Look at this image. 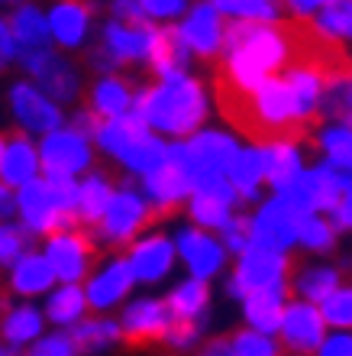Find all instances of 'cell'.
Listing matches in <instances>:
<instances>
[{"label": "cell", "instance_id": "cell-1", "mask_svg": "<svg viewBox=\"0 0 352 356\" xmlns=\"http://www.w3.org/2000/svg\"><path fill=\"white\" fill-rule=\"evenodd\" d=\"M133 113L140 117L146 127L171 136H187L194 133L207 117V97L204 88L194 78H171L156 88H146L140 101H133Z\"/></svg>", "mask_w": 352, "mask_h": 356}, {"label": "cell", "instance_id": "cell-2", "mask_svg": "<svg viewBox=\"0 0 352 356\" xmlns=\"http://www.w3.org/2000/svg\"><path fill=\"white\" fill-rule=\"evenodd\" d=\"M285 65H287V49L278 23L275 26L271 23H252L240 46L230 49V58H226V65H220V72L230 78L233 85L252 91V88H259L265 78H271Z\"/></svg>", "mask_w": 352, "mask_h": 356}, {"label": "cell", "instance_id": "cell-3", "mask_svg": "<svg viewBox=\"0 0 352 356\" xmlns=\"http://www.w3.org/2000/svg\"><path fill=\"white\" fill-rule=\"evenodd\" d=\"M94 136H97L103 152H110L113 159H120L136 175H149L165 159V143L152 136V130L133 111L123 113V117H113V120L97 123Z\"/></svg>", "mask_w": 352, "mask_h": 356}, {"label": "cell", "instance_id": "cell-4", "mask_svg": "<svg viewBox=\"0 0 352 356\" xmlns=\"http://www.w3.org/2000/svg\"><path fill=\"white\" fill-rule=\"evenodd\" d=\"M146 195L152 197V214L162 220L165 214L178 211L191 195V175L185 169V143L165 146V159L158 169L146 175Z\"/></svg>", "mask_w": 352, "mask_h": 356}, {"label": "cell", "instance_id": "cell-5", "mask_svg": "<svg viewBox=\"0 0 352 356\" xmlns=\"http://www.w3.org/2000/svg\"><path fill=\"white\" fill-rule=\"evenodd\" d=\"M146 224H156L152 204H149L146 197L136 195V191L123 188V191H113L110 204H107L101 220L94 224V230H97V236H101L103 243L120 246V243H130Z\"/></svg>", "mask_w": 352, "mask_h": 356}, {"label": "cell", "instance_id": "cell-6", "mask_svg": "<svg viewBox=\"0 0 352 356\" xmlns=\"http://www.w3.org/2000/svg\"><path fill=\"white\" fill-rule=\"evenodd\" d=\"M285 272H287L285 253L269 250V246H259V243H249L240 253V266H236V275H233L230 291L233 295H240V298H246L249 291L278 285V282L285 279Z\"/></svg>", "mask_w": 352, "mask_h": 356}, {"label": "cell", "instance_id": "cell-7", "mask_svg": "<svg viewBox=\"0 0 352 356\" xmlns=\"http://www.w3.org/2000/svg\"><path fill=\"white\" fill-rule=\"evenodd\" d=\"M97 259V250H94L91 236L81 234V230H62L49 240L46 250V263L52 269V275H58L68 285H78V282L87 275V269Z\"/></svg>", "mask_w": 352, "mask_h": 356}, {"label": "cell", "instance_id": "cell-8", "mask_svg": "<svg viewBox=\"0 0 352 356\" xmlns=\"http://www.w3.org/2000/svg\"><path fill=\"white\" fill-rule=\"evenodd\" d=\"M233 152H236V143L226 133H217V130L194 133L191 143H185V169L191 175V185L210 175H226Z\"/></svg>", "mask_w": 352, "mask_h": 356}, {"label": "cell", "instance_id": "cell-9", "mask_svg": "<svg viewBox=\"0 0 352 356\" xmlns=\"http://www.w3.org/2000/svg\"><path fill=\"white\" fill-rule=\"evenodd\" d=\"M39 165L49 175H78L91 165V143L74 130H52L39 149Z\"/></svg>", "mask_w": 352, "mask_h": 356}, {"label": "cell", "instance_id": "cell-10", "mask_svg": "<svg viewBox=\"0 0 352 356\" xmlns=\"http://www.w3.org/2000/svg\"><path fill=\"white\" fill-rule=\"evenodd\" d=\"M23 65H26L29 75H36L39 88L49 101H72L78 94V72L56 52L29 49V52H23Z\"/></svg>", "mask_w": 352, "mask_h": 356}, {"label": "cell", "instance_id": "cell-11", "mask_svg": "<svg viewBox=\"0 0 352 356\" xmlns=\"http://www.w3.org/2000/svg\"><path fill=\"white\" fill-rule=\"evenodd\" d=\"M17 211L23 217L26 230H33V234H52V230H72L74 227L72 217H65L52 204L46 181H36V178L26 181V185H19Z\"/></svg>", "mask_w": 352, "mask_h": 356}, {"label": "cell", "instance_id": "cell-12", "mask_svg": "<svg viewBox=\"0 0 352 356\" xmlns=\"http://www.w3.org/2000/svg\"><path fill=\"white\" fill-rule=\"evenodd\" d=\"M281 340L287 350L294 353H314L324 343V318L320 308H314L310 301H294L281 311Z\"/></svg>", "mask_w": 352, "mask_h": 356}, {"label": "cell", "instance_id": "cell-13", "mask_svg": "<svg viewBox=\"0 0 352 356\" xmlns=\"http://www.w3.org/2000/svg\"><path fill=\"white\" fill-rule=\"evenodd\" d=\"M10 104H13V117L23 130L29 133H52L62 127V107L56 101H49L46 94L33 85H13L10 91Z\"/></svg>", "mask_w": 352, "mask_h": 356}, {"label": "cell", "instance_id": "cell-14", "mask_svg": "<svg viewBox=\"0 0 352 356\" xmlns=\"http://www.w3.org/2000/svg\"><path fill=\"white\" fill-rule=\"evenodd\" d=\"M168 324H171V314H168L165 301L142 298L133 301L130 308L123 311L120 337H126L133 347H146L152 340H165Z\"/></svg>", "mask_w": 352, "mask_h": 356}, {"label": "cell", "instance_id": "cell-15", "mask_svg": "<svg viewBox=\"0 0 352 356\" xmlns=\"http://www.w3.org/2000/svg\"><path fill=\"white\" fill-rule=\"evenodd\" d=\"M294 230H297V217L287 214L278 197H271V201L262 204L255 220H249V243H259V246H269V250L285 253L287 246L297 243Z\"/></svg>", "mask_w": 352, "mask_h": 356}, {"label": "cell", "instance_id": "cell-16", "mask_svg": "<svg viewBox=\"0 0 352 356\" xmlns=\"http://www.w3.org/2000/svg\"><path fill=\"white\" fill-rule=\"evenodd\" d=\"M126 266H130L136 282L152 285V282L165 279L168 272H171V266H175V246H171L168 236L152 234L133 246L130 256H126Z\"/></svg>", "mask_w": 352, "mask_h": 356}, {"label": "cell", "instance_id": "cell-17", "mask_svg": "<svg viewBox=\"0 0 352 356\" xmlns=\"http://www.w3.org/2000/svg\"><path fill=\"white\" fill-rule=\"evenodd\" d=\"M178 36L187 46V52H197L201 58H213L223 42L220 13L210 3H194L191 13L185 17V23H181V29H178Z\"/></svg>", "mask_w": 352, "mask_h": 356}, {"label": "cell", "instance_id": "cell-18", "mask_svg": "<svg viewBox=\"0 0 352 356\" xmlns=\"http://www.w3.org/2000/svg\"><path fill=\"white\" fill-rule=\"evenodd\" d=\"M146 58L152 72H156L162 81H171V78L185 75L187 65V46L181 42L175 26L168 29H149V46H146Z\"/></svg>", "mask_w": 352, "mask_h": 356}, {"label": "cell", "instance_id": "cell-19", "mask_svg": "<svg viewBox=\"0 0 352 356\" xmlns=\"http://www.w3.org/2000/svg\"><path fill=\"white\" fill-rule=\"evenodd\" d=\"M178 250L185 256L187 269L194 272V279H210L223 269V246L213 236L201 230H181L178 234Z\"/></svg>", "mask_w": 352, "mask_h": 356}, {"label": "cell", "instance_id": "cell-20", "mask_svg": "<svg viewBox=\"0 0 352 356\" xmlns=\"http://www.w3.org/2000/svg\"><path fill=\"white\" fill-rule=\"evenodd\" d=\"M133 272L130 266H126V259H113L107 269H101L97 275L91 279V285H87V295L84 298L91 301L97 311L103 308H113L117 301L126 298V291L133 289Z\"/></svg>", "mask_w": 352, "mask_h": 356}, {"label": "cell", "instance_id": "cell-21", "mask_svg": "<svg viewBox=\"0 0 352 356\" xmlns=\"http://www.w3.org/2000/svg\"><path fill=\"white\" fill-rule=\"evenodd\" d=\"M49 36H56L62 46L74 49L81 46L84 36H87V26H91V10L84 7L81 0H62L56 3V10L49 13Z\"/></svg>", "mask_w": 352, "mask_h": 356}, {"label": "cell", "instance_id": "cell-22", "mask_svg": "<svg viewBox=\"0 0 352 356\" xmlns=\"http://www.w3.org/2000/svg\"><path fill=\"white\" fill-rule=\"evenodd\" d=\"M285 291L287 285L278 282V285H271V289H259V291H249L246 295V321H249L252 327L259 330V334H275L281 324V311H285Z\"/></svg>", "mask_w": 352, "mask_h": 356}, {"label": "cell", "instance_id": "cell-23", "mask_svg": "<svg viewBox=\"0 0 352 356\" xmlns=\"http://www.w3.org/2000/svg\"><path fill=\"white\" fill-rule=\"evenodd\" d=\"M39 172V156L36 146L26 140V136H13V140L3 146V156H0V178L7 188L26 185L33 181Z\"/></svg>", "mask_w": 352, "mask_h": 356}, {"label": "cell", "instance_id": "cell-24", "mask_svg": "<svg viewBox=\"0 0 352 356\" xmlns=\"http://www.w3.org/2000/svg\"><path fill=\"white\" fill-rule=\"evenodd\" d=\"M149 29L152 26H126L120 19H113L107 33H103V49L117 62H140V58H146Z\"/></svg>", "mask_w": 352, "mask_h": 356}, {"label": "cell", "instance_id": "cell-25", "mask_svg": "<svg viewBox=\"0 0 352 356\" xmlns=\"http://www.w3.org/2000/svg\"><path fill=\"white\" fill-rule=\"evenodd\" d=\"M262 152V181H271L275 188L287 185L301 172V152L294 143H265Z\"/></svg>", "mask_w": 352, "mask_h": 356}, {"label": "cell", "instance_id": "cell-26", "mask_svg": "<svg viewBox=\"0 0 352 356\" xmlns=\"http://www.w3.org/2000/svg\"><path fill=\"white\" fill-rule=\"evenodd\" d=\"M349 123V72L324 78L317 97V123Z\"/></svg>", "mask_w": 352, "mask_h": 356}, {"label": "cell", "instance_id": "cell-27", "mask_svg": "<svg viewBox=\"0 0 352 356\" xmlns=\"http://www.w3.org/2000/svg\"><path fill=\"white\" fill-rule=\"evenodd\" d=\"M52 282H56V275H52V269H49L46 256L23 253L17 263H13L10 289L19 291V295H39V291H46Z\"/></svg>", "mask_w": 352, "mask_h": 356}, {"label": "cell", "instance_id": "cell-28", "mask_svg": "<svg viewBox=\"0 0 352 356\" xmlns=\"http://www.w3.org/2000/svg\"><path fill=\"white\" fill-rule=\"evenodd\" d=\"M94 113L97 117H103V120H113V117H123V113L133 111V88L123 81V78L110 75L103 78V81H97L94 85Z\"/></svg>", "mask_w": 352, "mask_h": 356}, {"label": "cell", "instance_id": "cell-29", "mask_svg": "<svg viewBox=\"0 0 352 356\" xmlns=\"http://www.w3.org/2000/svg\"><path fill=\"white\" fill-rule=\"evenodd\" d=\"M113 197V188L103 175H91L84 185H78V201H74V220L94 227L103 217L107 204Z\"/></svg>", "mask_w": 352, "mask_h": 356}, {"label": "cell", "instance_id": "cell-30", "mask_svg": "<svg viewBox=\"0 0 352 356\" xmlns=\"http://www.w3.org/2000/svg\"><path fill=\"white\" fill-rule=\"evenodd\" d=\"M207 282L204 279H187L178 289H171V295L165 298V308L175 321H191V318H204L207 311Z\"/></svg>", "mask_w": 352, "mask_h": 356}, {"label": "cell", "instance_id": "cell-31", "mask_svg": "<svg viewBox=\"0 0 352 356\" xmlns=\"http://www.w3.org/2000/svg\"><path fill=\"white\" fill-rule=\"evenodd\" d=\"M10 36H13V42H17L23 52H29V49H46L49 46V23L46 17L39 13L36 7H19L13 17H10Z\"/></svg>", "mask_w": 352, "mask_h": 356}, {"label": "cell", "instance_id": "cell-32", "mask_svg": "<svg viewBox=\"0 0 352 356\" xmlns=\"http://www.w3.org/2000/svg\"><path fill=\"white\" fill-rule=\"evenodd\" d=\"M226 172H230V185H233V191H236V197L252 201V197H255V188H259V181H262V152L259 149H236L230 165H226Z\"/></svg>", "mask_w": 352, "mask_h": 356}, {"label": "cell", "instance_id": "cell-33", "mask_svg": "<svg viewBox=\"0 0 352 356\" xmlns=\"http://www.w3.org/2000/svg\"><path fill=\"white\" fill-rule=\"evenodd\" d=\"M0 334H3L10 347H23V343H29V340H36L42 334V314L33 305H19V308L3 314Z\"/></svg>", "mask_w": 352, "mask_h": 356}, {"label": "cell", "instance_id": "cell-34", "mask_svg": "<svg viewBox=\"0 0 352 356\" xmlns=\"http://www.w3.org/2000/svg\"><path fill=\"white\" fill-rule=\"evenodd\" d=\"M278 191V201L291 217H307V214H317V204H314V185H310V172H297L287 185L275 188Z\"/></svg>", "mask_w": 352, "mask_h": 356}, {"label": "cell", "instance_id": "cell-35", "mask_svg": "<svg viewBox=\"0 0 352 356\" xmlns=\"http://www.w3.org/2000/svg\"><path fill=\"white\" fill-rule=\"evenodd\" d=\"M217 13H230L236 19L249 23H275L278 19V3L275 0H207Z\"/></svg>", "mask_w": 352, "mask_h": 356}, {"label": "cell", "instance_id": "cell-36", "mask_svg": "<svg viewBox=\"0 0 352 356\" xmlns=\"http://www.w3.org/2000/svg\"><path fill=\"white\" fill-rule=\"evenodd\" d=\"M72 347L74 350H101L113 340H120V324L113 321H84L72 330Z\"/></svg>", "mask_w": 352, "mask_h": 356}, {"label": "cell", "instance_id": "cell-37", "mask_svg": "<svg viewBox=\"0 0 352 356\" xmlns=\"http://www.w3.org/2000/svg\"><path fill=\"white\" fill-rule=\"evenodd\" d=\"M84 305H87V298H84L81 285H62L49 298L46 308H49V318L56 321V324H74L84 314Z\"/></svg>", "mask_w": 352, "mask_h": 356}, {"label": "cell", "instance_id": "cell-38", "mask_svg": "<svg viewBox=\"0 0 352 356\" xmlns=\"http://www.w3.org/2000/svg\"><path fill=\"white\" fill-rule=\"evenodd\" d=\"M352 10H349V0H326L324 7H320V17L314 19L317 29L320 33H326L330 39H336V42H346L352 33Z\"/></svg>", "mask_w": 352, "mask_h": 356}, {"label": "cell", "instance_id": "cell-39", "mask_svg": "<svg viewBox=\"0 0 352 356\" xmlns=\"http://www.w3.org/2000/svg\"><path fill=\"white\" fill-rule=\"evenodd\" d=\"M294 285H297V291H301V295L314 305V301H324L330 291L340 289V272L326 269V266H314V269L301 272V275L294 279Z\"/></svg>", "mask_w": 352, "mask_h": 356}, {"label": "cell", "instance_id": "cell-40", "mask_svg": "<svg viewBox=\"0 0 352 356\" xmlns=\"http://www.w3.org/2000/svg\"><path fill=\"white\" fill-rule=\"evenodd\" d=\"M294 236H297V243H304L307 250L326 253V250H333L336 230L330 227V220H320V214H307V217H297Z\"/></svg>", "mask_w": 352, "mask_h": 356}, {"label": "cell", "instance_id": "cell-41", "mask_svg": "<svg viewBox=\"0 0 352 356\" xmlns=\"http://www.w3.org/2000/svg\"><path fill=\"white\" fill-rule=\"evenodd\" d=\"M187 197H191V217H194L201 227H207V230H223V227H226L233 204H226L220 197L204 195V191H191Z\"/></svg>", "mask_w": 352, "mask_h": 356}, {"label": "cell", "instance_id": "cell-42", "mask_svg": "<svg viewBox=\"0 0 352 356\" xmlns=\"http://www.w3.org/2000/svg\"><path fill=\"white\" fill-rule=\"evenodd\" d=\"M320 146L326 152V162L336 165V169H349V149H352V133H349V123H333L320 133Z\"/></svg>", "mask_w": 352, "mask_h": 356}, {"label": "cell", "instance_id": "cell-43", "mask_svg": "<svg viewBox=\"0 0 352 356\" xmlns=\"http://www.w3.org/2000/svg\"><path fill=\"white\" fill-rule=\"evenodd\" d=\"M320 305H324V308H320L324 324H333L336 330H349V321H352V295H349V289L330 291Z\"/></svg>", "mask_w": 352, "mask_h": 356}, {"label": "cell", "instance_id": "cell-44", "mask_svg": "<svg viewBox=\"0 0 352 356\" xmlns=\"http://www.w3.org/2000/svg\"><path fill=\"white\" fill-rule=\"evenodd\" d=\"M230 356H278V347L269 334L259 330H246L230 340Z\"/></svg>", "mask_w": 352, "mask_h": 356}, {"label": "cell", "instance_id": "cell-45", "mask_svg": "<svg viewBox=\"0 0 352 356\" xmlns=\"http://www.w3.org/2000/svg\"><path fill=\"white\" fill-rule=\"evenodd\" d=\"M46 188H49L52 204H56L65 217L74 220V201H78V185H74V178L72 175H49ZM74 224H78V220H74Z\"/></svg>", "mask_w": 352, "mask_h": 356}, {"label": "cell", "instance_id": "cell-46", "mask_svg": "<svg viewBox=\"0 0 352 356\" xmlns=\"http://www.w3.org/2000/svg\"><path fill=\"white\" fill-rule=\"evenodd\" d=\"M23 246H26V230H19L13 224L0 227V266L17 263L23 256Z\"/></svg>", "mask_w": 352, "mask_h": 356}, {"label": "cell", "instance_id": "cell-47", "mask_svg": "<svg viewBox=\"0 0 352 356\" xmlns=\"http://www.w3.org/2000/svg\"><path fill=\"white\" fill-rule=\"evenodd\" d=\"M204 318H191V321H175V324H168V334L165 340L171 343V347H191L197 340V334H201V324Z\"/></svg>", "mask_w": 352, "mask_h": 356}, {"label": "cell", "instance_id": "cell-48", "mask_svg": "<svg viewBox=\"0 0 352 356\" xmlns=\"http://www.w3.org/2000/svg\"><path fill=\"white\" fill-rule=\"evenodd\" d=\"M29 356H74V347L68 340V334H52V337L36 340Z\"/></svg>", "mask_w": 352, "mask_h": 356}, {"label": "cell", "instance_id": "cell-49", "mask_svg": "<svg viewBox=\"0 0 352 356\" xmlns=\"http://www.w3.org/2000/svg\"><path fill=\"white\" fill-rule=\"evenodd\" d=\"M136 3L142 7L146 17H156V19H175L187 7V0H136Z\"/></svg>", "mask_w": 352, "mask_h": 356}, {"label": "cell", "instance_id": "cell-50", "mask_svg": "<svg viewBox=\"0 0 352 356\" xmlns=\"http://www.w3.org/2000/svg\"><path fill=\"white\" fill-rule=\"evenodd\" d=\"M223 236H226V246L233 253H242L249 246V220L246 217H230L226 227H223Z\"/></svg>", "mask_w": 352, "mask_h": 356}, {"label": "cell", "instance_id": "cell-51", "mask_svg": "<svg viewBox=\"0 0 352 356\" xmlns=\"http://www.w3.org/2000/svg\"><path fill=\"white\" fill-rule=\"evenodd\" d=\"M113 19H120L126 26H149V17L142 13V7L136 0H117L113 3Z\"/></svg>", "mask_w": 352, "mask_h": 356}, {"label": "cell", "instance_id": "cell-52", "mask_svg": "<svg viewBox=\"0 0 352 356\" xmlns=\"http://www.w3.org/2000/svg\"><path fill=\"white\" fill-rule=\"evenodd\" d=\"M317 350H320V356H352V340H349V334H333Z\"/></svg>", "mask_w": 352, "mask_h": 356}, {"label": "cell", "instance_id": "cell-53", "mask_svg": "<svg viewBox=\"0 0 352 356\" xmlns=\"http://www.w3.org/2000/svg\"><path fill=\"white\" fill-rule=\"evenodd\" d=\"M13 56H17V42H13V36H10L7 23L0 19V68L7 65V62H10Z\"/></svg>", "mask_w": 352, "mask_h": 356}, {"label": "cell", "instance_id": "cell-54", "mask_svg": "<svg viewBox=\"0 0 352 356\" xmlns=\"http://www.w3.org/2000/svg\"><path fill=\"white\" fill-rule=\"evenodd\" d=\"M291 3V10H294L297 17H310V13H317V10L324 7L326 0H287Z\"/></svg>", "mask_w": 352, "mask_h": 356}, {"label": "cell", "instance_id": "cell-55", "mask_svg": "<svg viewBox=\"0 0 352 356\" xmlns=\"http://www.w3.org/2000/svg\"><path fill=\"white\" fill-rule=\"evenodd\" d=\"M13 211H17V195H13V191L0 181V217H10Z\"/></svg>", "mask_w": 352, "mask_h": 356}, {"label": "cell", "instance_id": "cell-56", "mask_svg": "<svg viewBox=\"0 0 352 356\" xmlns=\"http://www.w3.org/2000/svg\"><path fill=\"white\" fill-rule=\"evenodd\" d=\"M204 356H230V340H217V343H210Z\"/></svg>", "mask_w": 352, "mask_h": 356}, {"label": "cell", "instance_id": "cell-57", "mask_svg": "<svg viewBox=\"0 0 352 356\" xmlns=\"http://www.w3.org/2000/svg\"><path fill=\"white\" fill-rule=\"evenodd\" d=\"M3 146H7V140H3V136H0V156H3Z\"/></svg>", "mask_w": 352, "mask_h": 356}, {"label": "cell", "instance_id": "cell-58", "mask_svg": "<svg viewBox=\"0 0 352 356\" xmlns=\"http://www.w3.org/2000/svg\"><path fill=\"white\" fill-rule=\"evenodd\" d=\"M0 356H7V353H3V347H0Z\"/></svg>", "mask_w": 352, "mask_h": 356}, {"label": "cell", "instance_id": "cell-59", "mask_svg": "<svg viewBox=\"0 0 352 356\" xmlns=\"http://www.w3.org/2000/svg\"><path fill=\"white\" fill-rule=\"evenodd\" d=\"M0 3H3V0H0Z\"/></svg>", "mask_w": 352, "mask_h": 356}]
</instances>
